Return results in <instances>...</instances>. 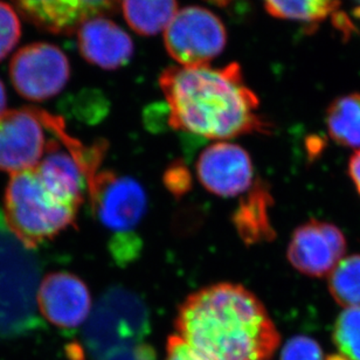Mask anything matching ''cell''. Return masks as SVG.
Wrapping results in <instances>:
<instances>
[{
    "label": "cell",
    "mask_w": 360,
    "mask_h": 360,
    "mask_svg": "<svg viewBox=\"0 0 360 360\" xmlns=\"http://www.w3.org/2000/svg\"><path fill=\"white\" fill-rule=\"evenodd\" d=\"M169 123L180 131L208 139L267 134L259 98L243 80L238 63L224 68L169 67L160 77Z\"/></svg>",
    "instance_id": "1"
},
{
    "label": "cell",
    "mask_w": 360,
    "mask_h": 360,
    "mask_svg": "<svg viewBox=\"0 0 360 360\" xmlns=\"http://www.w3.org/2000/svg\"><path fill=\"white\" fill-rule=\"evenodd\" d=\"M176 329L210 360H267L281 340L262 302L240 284H213L190 295Z\"/></svg>",
    "instance_id": "2"
},
{
    "label": "cell",
    "mask_w": 360,
    "mask_h": 360,
    "mask_svg": "<svg viewBox=\"0 0 360 360\" xmlns=\"http://www.w3.org/2000/svg\"><path fill=\"white\" fill-rule=\"evenodd\" d=\"M77 210L53 195L34 167L11 174L4 195L3 219L8 232L27 248L53 239L75 225Z\"/></svg>",
    "instance_id": "3"
},
{
    "label": "cell",
    "mask_w": 360,
    "mask_h": 360,
    "mask_svg": "<svg viewBox=\"0 0 360 360\" xmlns=\"http://www.w3.org/2000/svg\"><path fill=\"white\" fill-rule=\"evenodd\" d=\"M39 264L0 217V338L26 336L39 329L37 283Z\"/></svg>",
    "instance_id": "4"
},
{
    "label": "cell",
    "mask_w": 360,
    "mask_h": 360,
    "mask_svg": "<svg viewBox=\"0 0 360 360\" xmlns=\"http://www.w3.org/2000/svg\"><path fill=\"white\" fill-rule=\"evenodd\" d=\"M150 312L139 295L123 287L108 289L90 312L84 343L90 357L102 360L123 347L143 343L149 335Z\"/></svg>",
    "instance_id": "5"
},
{
    "label": "cell",
    "mask_w": 360,
    "mask_h": 360,
    "mask_svg": "<svg viewBox=\"0 0 360 360\" xmlns=\"http://www.w3.org/2000/svg\"><path fill=\"white\" fill-rule=\"evenodd\" d=\"M87 191L98 221L114 233L111 240L139 236L135 229L148 211V195L139 181L100 170L87 184Z\"/></svg>",
    "instance_id": "6"
},
{
    "label": "cell",
    "mask_w": 360,
    "mask_h": 360,
    "mask_svg": "<svg viewBox=\"0 0 360 360\" xmlns=\"http://www.w3.org/2000/svg\"><path fill=\"white\" fill-rule=\"evenodd\" d=\"M164 32L167 53L183 67L208 66L227 44V32L220 18L204 7L178 11Z\"/></svg>",
    "instance_id": "7"
},
{
    "label": "cell",
    "mask_w": 360,
    "mask_h": 360,
    "mask_svg": "<svg viewBox=\"0 0 360 360\" xmlns=\"http://www.w3.org/2000/svg\"><path fill=\"white\" fill-rule=\"evenodd\" d=\"M10 77L20 96L42 102L66 87L70 77V60L58 46L34 42L14 54L10 63Z\"/></svg>",
    "instance_id": "8"
},
{
    "label": "cell",
    "mask_w": 360,
    "mask_h": 360,
    "mask_svg": "<svg viewBox=\"0 0 360 360\" xmlns=\"http://www.w3.org/2000/svg\"><path fill=\"white\" fill-rule=\"evenodd\" d=\"M347 240L338 227L312 219L295 229L288 246L291 266L307 276L324 277L343 260Z\"/></svg>",
    "instance_id": "9"
},
{
    "label": "cell",
    "mask_w": 360,
    "mask_h": 360,
    "mask_svg": "<svg viewBox=\"0 0 360 360\" xmlns=\"http://www.w3.org/2000/svg\"><path fill=\"white\" fill-rule=\"evenodd\" d=\"M46 144L34 107L0 115V171L14 174L33 169L42 160Z\"/></svg>",
    "instance_id": "10"
},
{
    "label": "cell",
    "mask_w": 360,
    "mask_h": 360,
    "mask_svg": "<svg viewBox=\"0 0 360 360\" xmlns=\"http://www.w3.org/2000/svg\"><path fill=\"white\" fill-rule=\"evenodd\" d=\"M197 176L211 193L222 198L236 197L253 185V163L241 146L229 142L214 143L198 158Z\"/></svg>",
    "instance_id": "11"
},
{
    "label": "cell",
    "mask_w": 360,
    "mask_h": 360,
    "mask_svg": "<svg viewBox=\"0 0 360 360\" xmlns=\"http://www.w3.org/2000/svg\"><path fill=\"white\" fill-rule=\"evenodd\" d=\"M37 304L49 322L60 329L75 330L89 317L91 296L80 277L59 271L49 274L41 281Z\"/></svg>",
    "instance_id": "12"
},
{
    "label": "cell",
    "mask_w": 360,
    "mask_h": 360,
    "mask_svg": "<svg viewBox=\"0 0 360 360\" xmlns=\"http://www.w3.org/2000/svg\"><path fill=\"white\" fill-rule=\"evenodd\" d=\"M77 31L81 56L88 63L102 70H117L131 59L134 44L130 35L107 18L86 19Z\"/></svg>",
    "instance_id": "13"
},
{
    "label": "cell",
    "mask_w": 360,
    "mask_h": 360,
    "mask_svg": "<svg viewBox=\"0 0 360 360\" xmlns=\"http://www.w3.org/2000/svg\"><path fill=\"white\" fill-rule=\"evenodd\" d=\"M34 169L53 195L79 211L87 183L77 160L58 139L47 142L44 157Z\"/></svg>",
    "instance_id": "14"
},
{
    "label": "cell",
    "mask_w": 360,
    "mask_h": 360,
    "mask_svg": "<svg viewBox=\"0 0 360 360\" xmlns=\"http://www.w3.org/2000/svg\"><path fill=\"white\" fill-rule=\"evenodd\" d=\"M14 10L41 31L70 34L84 20L81 0H12Z\"/></svg>",
    "instance_id": "15"
},
{
    "label": "cell",
    "mask_w": 360,
    "mask_h": 360,
    "mask_svg": "<svg viewBox=\"0 0 360 360\" xmlns=\"http://www.w3.org/2000/svg\"><path fill=\"white\" fill-rule=\"evenodd\" d=\"M129 26L139 34L155 35L165 31L177 14V0H121Z\"/></svg>",
    "instance_id": "16"
},
{
    "label": "cell",
    "mask_w": 360,
    "mask_h": 360,
    "mask_svg": "<svg viewBox=\"0 0 360 360\" xmlns=\"http://www.w3.org/2000/svg\"><path fill=\"white\" fill-rule=\"evenodd\" d=\"M326 127L340 146L360 149V94L333 101L326 111Z\"/></svg>",
    "instance_id": "17"
},
{
    "label": "cell",
    "mask_w": 360,
    "mask_h": 360,
    "mask_svg": "<svg viewBox=\"0 0 360 360\" xmlns=\"http://www.w3.org/2000/svg\"><path fill=\"white\" fill-rule=\"evenodd\" d=\"M270 198L267 190L257 186L234 215L236 229L240 236L248 243L271 239L274 231L268 218Z\"/></svg>",
    "instance_id": "18"
},
{
    "label": "cell",
    "mask_w": 360,
    "mask_h": 360,
    "mask_svg": "<svg viewBox=\"0 0 360 360\" xmlns=\"http://www.w3.org/2000/svg\"><path fill=\"white\" fill-rule=\"evenodd\" d=\"M268 13L278 19L317 22L340 6L342 0H264Z\"/></svg>",
    "instance_id": "19"
},
{
    "label": "cell",
    "mask_w": 360,
    "mask_h": 360,
    "mask_svg": "<svg viewBox=\"0 0 360 360\" xmlns=\"http://www.w3.org/2000/svg\"><path fill=\"white\" fill-rule=\"evenodd\" d=\"M329 291L344 308H360V255L344 257L329 275Z\"/></svg>",
    "instance_id": "20"
},
{
    "label": "cell",
    "mask_w": 360,
    "mask_h": 360,
    "mask_svg": "<svg viewBox=\"0 0 360 360\" xmlns=\"http://www.w3.org/2000/svg\"><path fill=\"white\" fill-rule=\"evenodd\" d=\"M333 343L350 360H360V308H347L333 326Z\"/></svg>",
    "instance_id": "21"
},
{
    "label": "cell",
    "mask_w": 360,
    "mask_h": 360,
    "mask_svg": "<svg viewBox=\"0 0 360 360\" xmlns=\"http://www.w3.org/2000/svg\"><path fill=\"white\" fill-rule=\"evenodd\" d=\"M20 37L21 22L17 11L5 1H0V61L13 51Z\"/></svg>",
    "instance_id": "22"
},
{
    "label": "cell",
    "mask_w": 360,
    "mask_h": 360,
    "mask_svg": "<svg viewBox=\"0 0 360 360\" xmlns=\"http://www.w3.org/2000/svg\"><path fill=\"white\" fill-rule=\"evenodd\" d=\"M281 360H324L322 347L307 336H295L283 347Z\"/></svg>",
    "instance_id": "23"
},
{
    "label": "cell",
    "mask_w": 360,
    "mask_h": 360,
    "mask_svg": "<svg viewBox=\"0 0 360 360\" xmlns=\"http://www.w3.org/2000/svg\"><path fill=\"white\" fill-rule=\"evenodd\" d=\"M165 360H210L178 335L169 337Z\"/></svg>",
    "instance_id": "24"
},
{
    "label": "cell",
    "mask_w": 360,
    "mask_h": 360,
    "mask_svg": "<svg viewBox=\"0 0 360 360\" xmlns=\"http://www.w3.org/2000/svg\"><path fill=\"white\" fill-rule=\"evenodd\" d=\"M156 352L148 344L139 343L123 347L102 360H156Z\"/></svg>",
    "instance_id": "25"
},
{
    "label": "cell",
    "mask_w": 360,
    "mask_h": 360,
    "mask_svg": "<svg viewBox=\"0 0 360 360\" xmlns=\"http://www.w3.org/2000/svg\"><path fill=\"white\" fill-rule=\"evenodd\" d=\"M165 183L172 193H184L190 186L188 172L183 167H172L170 171H167Z\"/></svg>",
    "instance_id": "26"
},
{
    "label": "cell",
    "mask_w": 360,
    "mask_h": 360,
    "mask_svg": "<svg viewBox=\"0 0 360 360\" xmlns=\"http://www.w3.org/2000/svg\"><path fill=\"white\" fill-rule=\"evenodd\" d=\"M84 5L86 19L94 17H104V14L114 12L121 0H81Z\"/></svg>",
    "instance_id": "27"
},
{
    "label": "cell",
    "mask_w": 360,
    "mask_h": 360,
    "mask_svg": "<svg viewBox=\"0 0 360 360\" xmlns=\"http://www.w3.org/2000/svg\"><path fill=\"white\" fill-rule=\"evenodd\" d=\"M349 176L360 195V150L351 157L349 162Z\"/></svg>",
    "instance_id": "28"
},
{
    "label": "cell",
    "mask_w": 360,
    "mask_h": 360,
    "mask_svg": "<svg viewBox=\"0 0 360 360\" xmlns=\"http://www.w3.org/2000/svg\"><path fill=\"white\" fill-rule=\"evenodd\" d=\"M6 89H5V86H4L3 82L0 80V115L4 114L6 111Z\"/></svg>",
    "instance_id": "29"
},
{
    "label": "cell",
    "mask_w": 360,
    "mask_h": 360,
    "mask_svg": "<svg viewBox=\"0 0 360 360\" xmlns=\"http://www.w3.org/2000/svg\"><path fill=\"white\" fill-rule=\"evenodd\" d=\"M326 360H350L347 357H344L343 354H333L330 357L326 358Z\"/></svg>",
    "instance_id": "30"
},
{
    "label": "cell",
    "mask_w": 360,
    "mask_h": 360,
    "mask_svg": "<svg viewBox=\"0 0 360 360\" xmlns=\"http://www.w3.org/2000/svg\"><path fill=\"white\" fill-rule=\"evenodd\" d=\"M356 4H357V8L354 11V13L357 17L360 18V0H356Z\"/></svg>",
    "instance_id": "31"
}]
</instances>
